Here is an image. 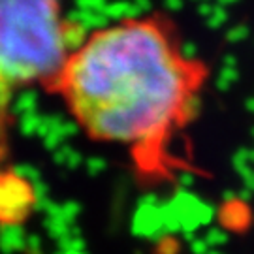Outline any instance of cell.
<instances>
[{
  "instance_id": "obj_2",
  "label": "cell",
  "mask_w": 254,
  "mask_h": 254,
  "mask_svg": "<svg viewBox=\"0 0 254 254\" xmlns=\"http://www.w3.org/2000/svg\"><path fill=\"white\" fill-rule=\"evenodd\" d=\"M63 0H0V162L8 149L15 94L55 89L70 59Z\"/></svg>"
},
{
  "instance_id": "obj_1",
  "label": "cell",
  "mask_w": 254,
  "mask_h": 254,
  "mask_svg": "<svg viewBox=\"0 0 254 254\" xmlns=\"http://www.w3.org/2000/svg\"><path fill=\"white\" fill-rule=\"evenodd\" d=\"M207 75L168 17H123L85 38L55 91L87 136L127 147L141 177L170 181L183 168L172 147L198 115Z\"/></svg>"
},
{
  "instance_id": "obj_6",
  "label": "cell",
  "mask_w": 254,
  "mask_h": 254,
  "mask_svg": "<svg viewBox=\"0 0 254 254\" xmlns=\"http://www.w3.org/2000/svg\"><path fill=\"white\" fill-rule=\"evenodd\" d=\"M61 254H87L85 251H59Z\"/></svg>"
},
{
  "instance_id": "obj_3",
  "label": "cell",
  "mask_w": 254,
  "mask_h": 254,
  "mask_svg": "<svg viewBox=\"0 0 254 254\" xmlns=\"http://www.w3.org/2000/svg\"><path fill=\"white\" fill-rule=\"evenodd\" d=\"M38 205L36 187L17 170H0V224L21 226Z\"/></svg>"
},
{
  "instance_id": "obj_5",
  "label": "cell",
  "mask_w": 254,
  "mask_h": 254,
  "mask_svg": "<svg viewBox=\"0 0 254 254\" xmlns=\"http://www.w3.org/2000/svg\"><path fill=\"white\" fill-rule=\"evenodd\" d=\"M30 254H42V239L36 236V234H30L27 236V249Z\"/></svg>"
},
{
  "instance_id": "obj_4",
  "label": "cell",
  "mask_w": 254,
  "mask_h": 254,
  "mask_svg": "<svg viewBox=\"0 0 254 254\" xmlns=\"http://www.w3.org/2000/svg\"><path fill=\"white\" fill-rule=\"evenodd\" d=\"M27 249V234L21 226L0 228V251L4 254H15Z\"/></svg>"
}]
</instances>
